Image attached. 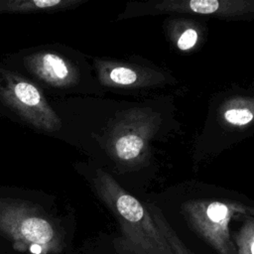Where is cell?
<instances>
[{"mask_svg":"<svg viewBox=\"0 0 254 254\" xmlns=\"http://www.w3.org/2000/svg\"><path fill=\"white\" fill-rule=\"evenodd\" d=\"M81 0H0V13L51 12L71 9Z\"/></svg>","mask_w":254,"mask_h":254,"instance_id":"5","label":"cell"},{"mask_svg":"<svg viewBox=\"0 0 254 254\" xmlns=\"http://www.w3.org/2000/svg\"><path fill=\"white\" fill-rule=\"evenodd\" d=\"M95 182L103 198L121 217L126 241L136 254H174L162 232L135 197L121 191L104 173L98 172Z\"/></svg>","mask_w":254,"mask_h":254,"instance_id":"2","label":"cell"},{"mask_svg":"<svg viewBox=\"0 0 254 254\" xmlns=\"http://www.w3.org/2000/svg\"><path fill=\"white\" fill-rule=\"evenodd\" d=\"M99 73L101 80L105 83L129 85L137 80L136 72L125 66H108L105 64H101Z\"/></svg>","mask_w":254,"mask_h":254,"instance_id":"6","label":"cell"},{"mask_svg":"<svg viewBox=\"0 0 254 254\" xmlns=\"http://www.w3.org/2000/svg\"><path fill=\"white\" fill-rule=\"evenodd\" d=\"M0 100L34 127L58 131L61 119L40 88L27 78L0 67Z\"/></svg>","mask_w":254,"mask_h":254,"instance_id":"3","label":"cell"},{"mask_svg":"<svg viewBox=\"0 0 254 254\" xmlns=\"http://www.w3.org/2000/svg\"><path fill=\"white\" fill-rule=\"evenodd\" d=\"M143 147V139L135 134H125L116 139L114 142L116 155L125 161H129L138 157Z\"/></svg>","mask_w":254,"mask_h":254,"instance_id":"7","label":"cell"},{"mask_svg":"<svg viewBox=\"0 0 254 254\" xmlns=\"http://www.w3.org/2000/svg\"><path fill=\"white\" fill-rule=\"evenodd\" d=\"M248 248L249 250V253L250 254H254V237L251 239V241L249 242V245L248 246H245V247H241V249H246Z\"/></svg>","mask_w":254,"mask_h":254,"instance_id":"12","label":"cell"},{"mask_svg":"<svg viewBox=\"0 0 254 254\" xmlns=\"http://www.w3.org/2000/svg\"><path fill=\"white\" fill-rule=\"evenodd\" d=\"M205 215L209 223L214 225L213 227H215L214 228L215 233H221L222 237L227 241H229L227 237V231L224 230L228 216H229V209L227 205L217 201L211 202L206 207Z\"/></svg>","mask_w":254,"mask_h":254,"instance_id":"8","label":"cell"},{"mask_svg":"<svg viewBox=\"0 0 254 254\" xmlns=\"http://www.w3.org/2000/svg\"><path fill=\"white\" fill-rule=\"evenodd\" d=\"M225 2L215 0H192L186 3V10L200 13V14H213L222 11Z\"/></svg>","mask_w":254,"mask_h":254,"instance_id":"9","label":"cell"},{"mask_svg":"<svg viewBox=\"0 0 254 254\" xmlns=\"http://www.w3.org/2000/svg\"><path fill=\"white\" fill-rule=\"evenodd\" d=\"M197 41V33L193 29L186 30L178 40V47L180 50L186 51L192 48Z\"/></svg>","mask_w":254,"mask_h":254,"instance_id":"11","label":"cell"},{"mask_svg":"<svg viewBox=\"0 0 254 254\" xmlns=\"http://www.w3.org/2000/svg\"><path fill=\"white\" fill-rule=\"evenodd\" d=\"M253 118L254 114L246 108H230L224 112L225 121L235 126H244L251 122Z\"/></svg>","mask_w":254,"mask_h":254,"instance_id":"10","label":"cell"},{"mask_svg":"<svg viewBox=\"0 0 254 254\" xmlns=\"http://www.w3.org/2000/svg\"><path fill=\"white\" fill-rule=\"evenodd\" d=\"M0 234L14 250L29 254H60L64 233L55 219L28 201L0 198Z\"/></svg>","mask_w":254,"mask_h":254,"instance_id":"1","label":"cell"},{"mask_svg":"<svg viewBox=\"0 0 254 254\" xmlns=\"http://www.w3.org/2000/svg\"><path fill=\"white\" fill-rule=\"evenodd\" d=\"M25 65L42 81L55 87H68L78 80L75 66L64 57L52 52H39L25 59Z\"/></svg>","mask_w":254,"mask_h":254,"instance_id":"4","label":"cell"}]
</instances>
